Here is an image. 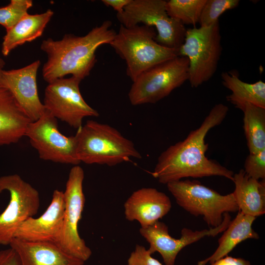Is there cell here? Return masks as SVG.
I'll list each match as a JSON object with an SVG mask.
<instances>
[{"mask_svg":"<svg viewBox=\"0 0 265 265\" xmlns=\"http://www.w3.org/2000/svg\"><path fill=\"white\" fill-rule=\"evenodd\" d=\"M166 185L177 204L191 215L202 216L209 228L219 226L224 213L239 211L233 192L222 195L198 181L189 180Z\"/></svg>","mask_w":265,"mask_h":265,"instance_id":"6","label":"cell"},{"mask_svg":"<svg viewBox=\"0 0 265 265\" xmlns=\"http://www.w3.org/2000/svg\"><path fill=\"white\" fill-rule=\"evenodd\" d=\"M4 191L10 199L0 214V244L8 245L20 225L38 212L40 198L38 191L18 174L0 177V193Z\"/></svg>","mask_w":265,"mask_h":265,"instance_id":"10","label":"cell"},{"mask_svg":"<svg viewBox=\"0 0 265 265\" xmlns=\"http://www.w3.org/2000/svg\"><path fill=\"white\" fill-rule=\"evenodd\" d=\"M30 122L10 91L0 84V146L18 142Z\"/></svg>","mask_w":265,"mask_h":265,"instance_id":"18","label":"cell"},{"mask_svg":"<svg viewBox=\"0 0 265 265\" xmlns=\"http://www.w3.org/2000/svg\"><path fill=\"white\" fill-rule=\"evenodd\" d=\"M172 208L169 197L153 187L134 191L124 205L127 220L137 221L140 228L151 226L165 216Z\"/></svg>","mask_w":265,"mask_h":265,"instance_id":"16","label":"cell"},{"mask_svg":"<svg viewBox=\"0 0 265 265\" xmlns=\"http://www.w3.org/2000/svg\"><path fill=\"white\" fill-rule=\"evenodd\" d=\"M222 83L231 91L227 101L241 111L247 104L265 108V83L262 80L249 83L241 80L234 72H222Z\"/></svg>","mask_w":265,"mask_h":265,"instance_id":"22","label":"cell"},{"mask_svg":"<svg viewBox=\"0 0 265 265\" xmlns=\"http://www.w3.org/2000/svg\"><path fill=\"white\" fill-rule=\"evenodd\" d=\"M207 0H170L166 1L168 15L184 25L195 27L199 23L201 14Z\"/></svg>","mask_w":265,"mask_h":265,"instance_id":"24","label":"cell"},{"mask_svg":"<svg viewBox=\"0 0 265 265\" xmlns=\"http://www.w3.org/2000/svg\"><path fill=\"white\" fill-rule=\"evenodd\" d=\"M239 3V0H207L200 17V27L213 25L223 13L237 7Z\"/></svg>","mask_w":265,"mask_h":265,"instance_id":"25","label":"cell"},{"mask_svg":"<svg viewBox=\"0 0 265 265\" xmlns=\"http://www.w3.org/2000/svg\"><path fill=\"white\" fill-rule=\"evenodd\" d=\"M116 16L121 25L127 27L139 24L155 27V40L164 47L179 49L184 41L186 29L168 15L165 0H131Z\"/></svg>","mask_w":265,"mask_h":265,"instance_id":"8","label":"cell"},{"mask_svg":"<svg viewBox=\"0 0 265 265\" xmlns=\"http://www.w3.org/2000/svg\"><path fill=\"white\" fill-rule=\"evenodd\" d=\"M5 62L3 59L0 56V79L1 77L2 72L3 71V68L5 65Z\"/></svg>","mask_w":265,"mask_h":265,"instance_id":"32","label":"cell"},{"mask_svg":"<svg viewBox=\"0 0 265 265\" xmlns=\"http://www.w3.org/2000/svg\"><path fill=\"white\" fill-rule=\"evenodd\" d=\"M75 136L80 162L114 166L132 158H141L133 143L109 125L88 120Z\"/></svg>","mask_w":265,"mask_h":265,"instance_id":"3","label":"cell"},{"mask_svg":"<svg viewBox=\"0 0 265 265\" xmlns=\"http://www.w3.org/2000/svg\"><path fill=\"white\" fill-rule=\"evenodd\" d=\"M111 25V21H105L84 36L66 34L60 40H43L41 50L48 56L42 68L45 81L49 83L69 74L82 80L89 76L97 62L96 51L109 44L116 34Z\"/></svg>","mask_w":265,"mask_h":265,"instance_id":"2","label":"cell"},{"mask_svg":"<svg viewBox=\"0 0 265 265\" xmlns=\"http://www.w3.org/2000/svg\"><path fill=\"white\" fill-rule=\"evenodd\" d=\"M0 265H21L17 254L11 247L0 250Z\"/></svg>","mask_w":265,"mask_h":265,"instance_id":"29","label":"cell"},{"mask_svg":"<svg viewBox=\"0 0 265 265\" xmlns=\"http://www.w3.org/2000/svg\"><path fill=\"white\" fill-rule=\"evenodd\" d=\"M64 210L63 191L56 189L45 212L38 218L31 217L24 222L16 231L14 238L55 242L61 234Z\"/></svg>","mask_w":265,"mask_h":265,"instance_id":"15","label":"cell"},{"mask_svg":"<svg viewBox=\"0 0 265 265\" xmlns=\"http://www.w3.org/2000/svg\"><path fill=\"white\" fill-rule=\"evenodd\" d=\"M231 221L229 213H225L222 223L216 227L200 231L184 228L179 238L172 237L168 226L159 221L148 227L140 228L139 233L149 243L148 250L152 254L157 252L162 257L165 265H175L178 254L184 248L204 237H215L224 232Z\"/></svg>","mask_w":265,"mask_h":265,"instance_id":"13","label":"cell"},{"mask_svg":"<svg viewBox=\"0 0 265 265\" xmlns=\"http://www.w3.org/2000/svg\"><path fill=\"white\" fill-rule=\"evenodd\" d=\"M77 78H60L46 87L43 105L45 109L55 118L78 130L87 117H98V112L83 99Z\"/></svg>","mask_w":265,"mask_h":265,"instance_id":"12","label":"cell"},{"mask_svg":"<svg viewBox=\"0 0 265 265\" xmlns=\"http://www.w3.org/2000/svg\"><path fill=\"white\" fill-rule=\"evenodd\" d=\"M188 65L186 57L178 56L141 74L129 92L131 104H155L168 96L188 80Z\"/></svg>","mask_w":265,"mask_h":265,"instance_id":"7","label":"cell"},{"mask_svg":"<svg viewBox=\"0 0 265 265\" xmlns=\"http://www.w3.org/2000/svg\"><path fill=\"white\" fill-rule=\"evenodd\" d=\"M228 111V107L222 103L215 105L199 128L161 153L152 176L166 185L189 177L220 176L233 181V171L206 156L209 148L205 142L206 135L210 130L221 124Z\"/></svg>","mask_w":265,"mask_h":265,"instance_id":"1","label":"cell"},{"mask_svg":"<svg viewBox=\"0 0 265 265\" xmlns=\"http://www.w3.org/2000/svg\"><path fill=\"white\" fill-rule=\"evenodd\" d=\"M131 0H102V2L107 6L112 7L117 13H121L124 8L131 2Z\"/></svg>","mask_w":265,"mask_h":265,"instance_id":"31","label":"cell"},{"mask_svg":"<svg viewBox=\"0 0 265 265\" xmlns=\"http://www.w3.org/2000/svg\"><path fill=\"white\" fill-rule=\"evenodd\" d=\"M31 0H11L7 5L0 7V25L7 31L12 28L32 6Z\"/></svg>","mask_w":265,"mask_h":265,"instance_id":"26","label":"cell"},{"mask_svg":"<svg viewBox=\"0 0 265 265\" xmlns=\"http://www.w3.org/2000/svg\"><path fill=\"white\" fill-rule=\"evenodd\" d=\"M244 171L250 177L257 180H265V149L247 156Z\"/></svg>","mask_w":265,"mask_h":265,"instance_id":"27","label":"cell"},{"mask_svg":"<svg viewBox=\"0 0 265 265\" xmlns=\"http://www.w3.org/2000/svg\"><path fill=\"white\" fill-rule=\"evenodd\" d=\"M40 61L36 60L22 68L3 70L0 84L7 88L31 122L37 120L45 108L39 98L37 74Z\"/></svg>","mask_w":265,"mask_h":265,"instance_id":"14","label":"cell"},{"mask_svg":"<svg viewBox=\"0 0 265 265\" xmlns=\"http://www.w3.org/2000/svg\"><path fill=\"white\" fill-rule=\"evenodd\" d=\"M155 28L144 25L127 27L121 25L109 45L126 61V73L132 82L149 69L179 55V49L155 40Z\"/></svg>","mask_w":265,"mask_h":265,"instance_id":"4","label":"cell"},{"mask_svg":"<svg viewBox=\"0 0 265 265\" xmlns=\"http://www.w3.org/2000/svg\"><path fill=\"white\" fill-rule=\"evenodd\" d=\"M84 178V171L80 166L75 165L71 169L63 192L65 210L62 230L55 243L67 254L85 262L91 256L92 251L78 232L85 201Z\"/></svg>","mask_w":265,"mask_h":265,"instance_id":"9","label":"cell"},{"mask_svg":"<svg viewBox=\"0 0 265 265\" xmlns=\"http://www.w3.org/2000/svg\"><path fill=\"white\" fill-rule=\"evenodd\" d=\"M256 219L255 217L238 211L236 217L231 221L219 238L218 246L215 251L209 257L199 261L197 265L211 264L227 256L238 244L245 240L258 239L259 235L252 228Z\"/></svg>","mask_w":265,"mask_h":265,"instance_id":"21","label":"cell"},{"mask_svg":"<svg viewBox=\"0 0 265 265\" xmlns=\"http://www.w3.org/2000/svg\"><path fill=\"white\" fill-rule=\"evenodd\" d=\"M243 112V130L249 154L265 149V108L246 105Z\"/></svg>","mask_w":265,"mask_h":265,"instance_id":"23","label":"cell"},{"mask_svg":"<svg viewBox=\"0 0 265 265\" xmlns=\"http://www.w3.org/2000/svg\"><path fill=\"white\" fill-rule=\"evenodd\" d=\"M233 192L238 211L255 217L265 213V180L249 177L243 169L234 174Z\"/></svg>","mask_w":265,"mask_h":265,"instance_id":"19","label":"cell"},{"mask_svg":"<svg viewBox=\"0 0 265 265\" xmlns=\"http://www.w3.org/2000/svg\"><path fill=\"white\" fill-rule=\"evenodd\" d=\"M25 136L43 160L75 165L80 163L77 156L76 136L62 134L57 119L47 110L37 120L29 123Z\"/></svg>","mask_w":265,"mask_h":265,"instance_id":"11","label":"cell"},{"mask_svg":"<svg viewBox=\"0 0 265 265\" xmlns=\"http://www.w3.org/2000/svg\"><path fill=\"white\" fill-rule=\"evenodd\" d=\"M53 15L50 9L41 14L25 15L12 28L6 31L1 44L2 54L7 56L17 47L42 36Z\"/></svg>","mask_w":265,"mask_h":265,"instance_id":"20","label":"cell"},{"mask_svg":"<svg viewBox=\"0 0 265 265\" xmlns=\"http://www.w3.org/2000/svg\"><path fill=\"white\" fill-rule=\"evenodd\" d=\"M211 265H251V264L244 259L227 255L211 263Z\"/></svg>","mask_w":265,"mask_h":265,"instance_id":"30","label":"cell"},{"mask_svg":"<svg viewBox=\"0 0 265 265\" xmlns=\"http://www.w3.org/2000/svg\"><path fill=\"white\" fill-rule=\"evenodd\" d=\"M222 50L219 21L208 27L186 29L179 55L188 58V80L191 87L197 88L213 77Z\"/></svg>","mask_w":265,"mask_h":265,"instance_id":"5","label":"cell"},{"mask_svg":"<svg viewBox=\"0 0 265 265\" xmlns=\"http://www.w3.org/2000/svg\"><path fill=\"white\" fill-rule=\"evenodd\" d=\"M127 265H162L144 246L136 244L131 253Z\"/></svg>","mask_w":265,"mask_h":265,"instance_id":"28","label":"cell"},{"mask_svg":"<svg viewBox=\"0 0 265 265\" xmlns=\"http://www.w3.org/2000/svg\"><path fill=\"white\" fill-rule=\"evenodd\" d=\"M9 245L17 254L21 265H83L85 263L67 254L52 241L14 238Z\"/></svg>","mask_w":265,"mask_h":265,"instance_id":"17","label":"cell"}]
</instances>
